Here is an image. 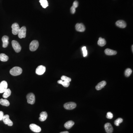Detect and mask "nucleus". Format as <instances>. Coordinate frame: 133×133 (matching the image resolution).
Instances as JSON below:
<instances>
[{
    "mask_svg": "<svg viewBox=\"0 0 133 133\" xmlns=\"http://www.w3.org/2000/svg\"><path fill=\"white\" fill-rule=\"evenodd\" d=\"M22 69L19 66H15L11 69L10 71V73L13 76H17L22 73Z\"/></svg>",
    "mask_w": 133,
    "mask_h": 133,
    "instance_id": "nucleus-1",
    "label": "nucleus"
},
{
    "mask_svg": "<svg viewBox=\"0 0 133 133\" xmlns=\"http://www.w3.org/2000/svg\"><path fill=\"white\" fill-rule=\"evenodd\" d=\"M39 46V43L36 40H33L30 43L29 45V49L31 51L34 52L37 50Z\"/></svg>",
    "mask_w": 133,
    "mask_h": 133,
    "instance_id": "nucleus-2",
    "label": "nucleus"
},
{
    "mask_svg": "<svg viewBox=\"0 0 133 133\" xmlns=\"http://www.w3.org/2000/svg\"><path fill=\"white\" fill-rule=\"evenodd\" d=\"M27 102L29 104H34L35 102V96L33 93H29L26 96Z\"/></svg>",
    "mask_w": 133,
    "mask_h": 133,
    "instance_id": "nucleus-3",
    "label": "nucleus"
},
{
    "mask_svg": "<svg viewBox=\"0 0 133 133\" xmlns=\"http://www.w3.org/2000/svg\"><path fill=\"white\" fill-rule=\"evenodd\" d=\"M12 44L13 48L16 52L18 53L21 52L22 49L21 46L17 41L15 40H13L12 42Z\"/></svg>",
    "mask_w": 133,
    "mask_h": 133,
    "instance_id": "nucleus-4",
    "label": "nucleus"
},
{
    "mask_svg": "<svg viewBox=\"0 0 133 133\" xmlns=\"http://www.w3.org/2000/svg\"><path fill=\"white\" fill-rule=\"evenodd\" d=\"M77 105L74 102H68L66 103L64 105V107L65 109L67 110H72L76 107Z\"/></svg>",
    "mask_w": 133,
    "mask_h": 133,
    "instance_id": "nucleus-5",
    "label": "nucleus"
},
{
    "mask_svg": "<svg viewBox=\"0 0 133 133\" xmlns=\"http://www.w3.org/2000/svg\"><path fill=\"white\" fill-rule=\"evenodd\" d=\"M12 33L14 35H18L19 31L20 28L19 26L17 23H13L12 26Z\"/></svg>",
    "mask_w": 133,
    "mask_h": 133,
    "instance_id": "nucleus-6",
    "label": "nucleus"
},
{
    "mask_svg": "<svg viewBox=\"0 0 133 133\" xmlns=\"http://www.w3.org/2000/svg\"><path fill=\"white\" fill-rule=\"evenodd\" d=\"M26 28L25 26H23L20 29L18 33V37L20 38H24L26 37Z\"/></svg>",
    "mask_w": 133,
    "mask_h": 133,
    "instance_id": "nucleus-7",
    "label": "nucleus"
},
{
    "mask_svg": "<svg viewBox=\"0 0 133 133\" xmlns=\"http://www.w3.org/2000/svg\"><path fill=\"white\" fill-rule=\"evenodd\" d=\"M2 120L5 124L7 125L8 126H10L13 125V122L9 119V116L8 115H4Z\"/></svg>",
    "mask_w": 133,
    "mask_h": 133,
    "instance_id": "nucleus-8",
    "label": "nucleus"
},
{
    "mask_svg": "<svg viewBox=\"0 0 133 133\" xmlns=\"http://www.w3.org/2000/svg\"><path fill=\"white\" fill-rule=\"evenodd\" d=\"M46 68L44 66L41 65L38 66L36 68V73L38 75H42L44 74V73L45 72Z\"/></svg>",
    "mask_w": 133,
    "mask_h": 133,
    "instance_id": "nucleus-9",
    "label": "nucleus"
},
{
    "mask_svg": "<svg viewBox=\"0 0 133 133\" xmlns=\"http://www.w3.org/2000/svg\"><path fill=\"white\" fill-rule=\"evenodd\" d=\"M30 129L32 131L36 133H38L41 131V128L39 126L35 124H31L29 126Z\"/></svg>",
    "mask_w": 133,
    "mask_h": 133,
    "instance_id": "nucleus-10",
    "label": "nucleus"
},
{
    "mask_svg": "<svg viewBox=\"0 0 133 133\" xmlns=\"http://www.w3.org/2000/svg\"><path fill=\"white\" fill-rule=\"evenodd\" d=\"M8 84L6 81H3L0 83V93H3L7 88Z\"/></svg>",
    "mask_w": 133,
    "mask_h": 133,
    "instance_id": "nucleus-11",
    "label": "nucleus"
},
{
    "mask_svg": "<svg viewBox=\"0 0 133 133\" xmlns=\"http://www.w3.org/2000/svg\"><path fill=\"white\" fill-rule=\"evenodd\" d=\"M2 41L3 42V47L6 48L8 46L9 44V37L7 36H4L2 37Z\"/></svg>",
    "mask_w": 133,
    "mask_h": 133,
    "instance_id": "nucleus-12",
    "label": "nucleus"
},
{
    "mask_svg": "<svg viewBox=\"0 0 133 133\" xmlns=\"http://www.w3.org/2000/svg\"><path fill=\"white\" fill-rule=\"evenodd\" d=\"M75 27L76 30L79 32H83L85 30V27L82 23H77Z\"/></svg>",
    "mask_w": 133,
    "mask_h": 133,
    "instance_id": "nucleus-13",
    "label": "nucleus"
},
{
    "mask_svg": "<svg viewBox=\"0 0 133 133\" xmlns=\"http://www.w3.org/2000/svg\"><path fill=\"white\" fill-rule=\"evenodd\" d=\"M104 128L106 131L107 133H112L113 131V128L111 124L109 123H107L105 124Z\"/></svg>",
    "mask_w": 133,
    "mask_h": 133,
    "instance_id": "nucleus-14",
    "label": "nucleus"
},
{
    "mask_svg": "<svg viewBox=\"0 0 133 133\" xmlns=\"http://www.w3.org/2000/svg\"><path fill=\"white\" fill-rule=\"evenodd\" d=\"M117 26L121 28H124L126 26V24L124 21L123 20H119L116 22Z\"/></svg>",
    "mask_w": 133,
    "mask_h": 133,
    "instance_id": "nucleus-15",
    "label": "nucleus"
},
{
    "mask_svg": "<svg viewBox=\"0 0 133 133\" xmlns=\"http://www.w3.org/2000/svg\"><path fill=\"white\" fill-rule=\"evenodd\" d=\"M48 115L47 113L45 111H43L40 114V117H39V119L40 121L43 122L45 121L47 118Z\"/></svg>",
    "mask_w": 133,
    "mask_h": 133,
    "instance_id": "nucleus-16",
    "label": "nucleus"
},
{
    "mask_svg": "<svg viewBox=\"0 0 133 133\" xmlns=\"http://www.w3.org/2000/svg\"><path fill=\"white\" fill-rule=\"evenodd\" d=\"M106 82L105 81H103L99 82L96 86V89L97 90H101L106 85Z\"/></svg>",
    "mask_w": 133,
    "mask_h": 133,
    "instance_id": "nucleus-17",
    "label": "nucleus"
},
{
    "mask_svg": "<svg viewBox=\"0 0 133 133\" xmlns=\"http://www.w3.org/2000/svg\"><path fill=\"white\" fill-rule=\"evenodd\" d=\"M105 52L106 54L108 55V56L116 55L117 53V51L109 49H105Z\"/></svg>",
    "mask_w": 133,
    "mask_h": 133,
    "instance_id": "nucleus-18",
    "label": "nucleus"
},
{
    "mask_svg": "<svg viewBox=\"0 0 133 133\" xmlns=\"http://www.w3.org/2000/svg\"><path fill=\"white\" fill-rule=\"evenodd\" d=\"M74 124V122L72 121H69L65 123L64 126L66 129H69L72 128Z\"/></svg>",
    "mask_w": 133,
    "mask_h": 133,
    "instance_id": "nucleus-19",
    "label": "nucleus"
},
{
    "mask_svg": "<svg viewBox=\"0 0 133 133\" xmlns=\"http://www.w3.org/2000/svg\"><path fill=\"white\" fill-rule=\"evenodd\" d=\"M9 59L8 56L6 55L4 53H1L0 54V60L2 62H6Z\"/></svg>",
    "mask_w": 133,
    "mask_h": 133,
    "instance_id": "nucleus-20",
    "label": "nucleus"
},
{
    "mask_svg": "<svg viewBox=\"0 0 133 133\" xmlns=\"http://www.w3.org/2000/svg\"><path fill=\"white\" fill-rule=\"evenodd\" d=\"M0 104L2 105L8 106L9 105L10 103L9 101L7 100V99H3L2 98L0 99Z\"/></svg>",
    "mask_w": 133,
    "mask_h": 133,
    "instance_id": "nucleus-21",
    "label": "nucleus"
},
{
    "mask_svg": "<svg viewBox=\"0 0 133 133\" xmlns=\"http://www.w3.org/2000/svg\"><path fill=\"white\" fill-rule=\"evenodd\" d=\"M3 97L5 98H8L11 95V91L10 89H7L3 92Z\"/></svg>",
    "mask_w": 133,
    "mask_h": 133,
    "instance_id": "nucleus-22",
    "label": "nucleus"
},
{
    "mask_svg": "<svg viewBox=\"0 0 133 133\" xmlns=\"http://www.w3.org/2000/svg\"><path fill=\"white\" fill-rule=\"evenodd\" d=\"M106 44V42L105 39L102 38L101 37H99V38L98 41V44L99 46L103 47Z\"/></svg>",
    "mask_w": 133,
    "mask_h": 133,
    "instance_id": "nucleus-23",
    "label": "nucleus"
},
{
    "mask_svg": "<svg viewBox=\"0 0 133 133\" xmlns=\"http://www.w3.org/2000/svg\"><path fill=\"white\" fill-rule=\"evenodd\" d=\"M57 82H58V84H61L64 87H68L70 85V82L63 81L61 80H59L57 81Z\"/></svg>",
    "mask_w": 133,
    "mask_h": 133,
    "instance_id": "nucleus-24",
    "label": "nucleus"
},
{
    "mask_svg": "<svg viewBox=\"0 0 133 133\" xmlns=\"http://www.w3.org/2000/svg\"><path fill=\"white\" fill-rule=\"evenodd\" d=\"M39 2L43 8H46L49 5L48 2L47 0H40Z\"/></svg>",
    "mask_w": 133,
    "mask_h": 133,
    "instance_id": "nucleus-25",
    "label": "nucleus"
},
{
    "mask_svg": "<svg viewBox=\"0 0 133 133\" xmlns=\"http://www.w3.org/2000/svg\"><path fill=\"white\" fill-rule=\"evenodd\" d=\"M132 73V70L130 68H128L125 70V75L126 77H129L130 76Z\"/></svg>",
    "mask_w": 133,
    "mask_h": 133,
    "instance_id": "nucleus-26",
    "label": "nucleus"
},
{
    "mask_svg": "<svg viewBox=\"0 0 133 133\" xmlns=\"http://www.w3.org/2000/svg\"><path fill=\"white\" fill-rule=\"evenodd\" d=\"M123 119L122 118H118L115 120L114 122L115 125L116 126H119L120 124L123 122Z\"/></svg>",
    "mask_w": 133,
    "mask_h": 133,
    "instance_id": "nucleus-27",
    "label": "nucleus"
},
{
    "mask_svg": "<svg viewBox=\"0 0 133 133\" xmlns=\"http://www.w3.org/2000/svg\"><path fill=\"white\" fill-rule=\"evenodd\" d=\"M61 80L63 81L70 82L71 81V78L66 76L63 75L61 77Z\"/></svg>",
    "mask_w": 133,
    "mask_h": 133,
    "instance_id": "nucleus-28",
    "label": "nucleus"
},
{
    "mask_svg": "<svg viewBox=\"0 0 133 133\" xmlns=\"http://www.w3.org/2000/svg\"><path fill=\"white\" fill-rule=\"evenodd\" d=\"M82 52H83V56L84 57H85L87 55V49H86V47L84 46V47H83L82 48Z\"/></svg>",
    "mask_w": 133,
    "mask_h": 133,
    "instance_id": "nucleus-29",
    "label": "nucleus"
},
{
    "mask_svg": "<svg viewBox=\"0 0 133 133\" xmlns=\"http://www.w3.org/2000/svg\"><path fill=\"white\" fill-rule=\"evenodd\" d=\"M106 117L108 119H111L113 117V115L111 112H108L106 114Z\"/></svg>",
    "mask_w": 133,
    "mask_h": 133,
    "instance_id": "nucleus-30",
    "label": "nucleus"
},
{
    "mask_svg": "<svg viewBox=\"0 0 133 133\" xmlns=\"http://www.w3.org/2000/svg\"><path fill=\"white\" fill-rule=\"evenodd\" d=\"M73 6L75 8H77L78 6V2L77 1H75L73 3Z\"/></svg>",
    "mask_w": 133,
    "mask_h": 133,
    "instance_id": "nucleus-31",
    "label": "nucleus"
},
{
    "mask_svg": "<svg viewBox=\"0 0 133 133\" xmlns=\"http://www.w3.org/2000/svg\"><path fill=\"white\" fill-rule=\"evenodd\" d=\"M71 13L72 14H74L75 13V8L73 6H72L71 7Z\"/></svg>",
    "mask_w": 133,
    "mask_h": 133,
    "instance_id": "nucleus-32",
    "label": "nucleus"
},
{
    "mask_svg": "<svg viewBox=\"0 0 133 133\" xmlns=\"http://www.w3.org/2000/svg\"><path fill=\"white\" fill-rule=\"evenodd\" d=\"M3 116H4V113H3V112L0 111V121L2 120Z\"/></svg>",
    "mask_w": 133,
    "mask_h": 133,
    "instance_id": "nucleus-33",
    "label": "nucleus"
},
{
    "mask_svg": "<svg viewBox=\"0 0 133 133\" xmlns=\"http://www.w3.org/2000/svg\"><path fill=\"white\" fill-rule=\"evenodd\" d=\"M69 133V132L68 131H64L62 132H61L60 133Z\"/></svg>",
    "mask_w": 133,
    "mask_h": 133,
    "instance_id": "nucleus-34",
    "label": "nucleus"
},
{
    "mask_svg": "<svg viewBox=\"0 0 133 133\" xmlns=\"http://www.w3.org/2000/svg\"><path fill=\"white\" fill-rule=\"evenodd\" d=\"M132 52H133V45H132Z\"/></svg>",
    "mask_w": 133,
    "mask_h": 133,
    "instance_id": "nucleus-35",
    "label": "nucleus"
}]
</instances>
